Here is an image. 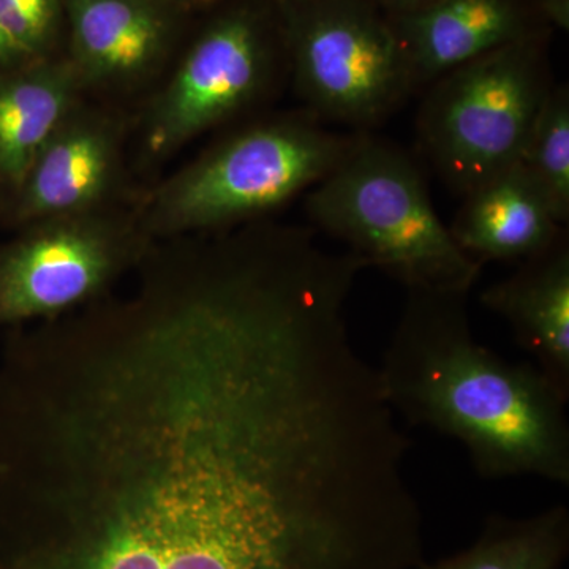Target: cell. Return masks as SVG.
<instances>
[{"mask_svg":"<svg viewBox=\"0 0 569 569\" xmlns=\"http://www.w3.org/2000/svg\"><path fill=\"white\" fill-rule=\"evenodd\" d=\"M378 372L396 415L459 440L479 477L569 485L567 400L533 362L475 339L467 295L407 290Z\"/></svg>","mask_w":569,"mask_h":569,"instance_id":"1","label":"cell"},{"mask_svg":"<svg viewBox=\"0 0 569 569\" xmlns=\"http://www.w3.org/2000/svg\"><path fill=\"white\" fill-rule=\"evenodd\" d=\"M377 531L283 512L0 516V569H408Z\"/></svg>","mask_w":569,"mask_h":569,"instance_id":"2","label":"cell"},{"mask_svg":"<svg viewBox=\"0 0 569 569\" xmlns=\"http://www.w3.org/2000/svg\"><path fill=\"white\" fill-rule=\"evenodd\" d=\"M306 212L313 230L407 290L468 295L481 274L433 208L417 160L373 133L307 192Z\"/></svg>","mask_w":569,"mask_h":569,"instance_id":"3","label":"cell"},{"mask_svg":"<svg viewBox=\"0 0 569 569\" xmlns=\"http://www.w3.org/2000/svg\"><path fill=\"white\" fill-rule=\"evenodd\" d=\"M362 134L309 111L247 127L164 182L138 217L142 230L179 238L263 220L331 174Z\"/></svg>","mask_w":569,"mask_h":569,"instance_id":"4","label":"cell"},{"mask_svg":"<svg viewBox=\"0 0 569 569\" xmlns=\"http://www.w3.org/2000/svg\"><path fill=\"white\" fill-rule=\"evenodd\" d=\"M552 33L508 44L427 86L418 110L421 151L460 197L519 162L553 88Z\"/></svg>","mask_w":569,"mask_h":569,"instance_id":"5","label":"cell"},{"mask_svg":"<svg viewBox=\"0 0 569 569\" xmlns=\"http://www.w3.org/2000/svg\"><path fill=\"white\" fill-rule=\"evenodd\" d=\"M279 10L288 74L321 122L373 133L415 92L402 47L370 0H296Z\"/></svg>","mask_w":569,"mask_h":569,"instance_id":"6","label":"cell"},{"mask_svg":"<svg viewBox=\"0 0 569 569\" xmlns=\"http://www.w3.org/2000/svg\"><path fill=\"white\" fill-rule=\"evenodd\" d=\"M178 66L146 119V151L174 152L244 111L288 73L279 6L269 0H217L194 17Z\"/></svg>","mask_w":569,"mask_h":569,"instance_id":"7","label":"cell"},{"mask_svg":"<svg viewBox=\"0 0 569 569\" xmlns=\"http://www.w3.org/2000/svg\"><path fill=\"white\" fill-rule=\"evenodd\" d=\"M0 250V328L92 305L152 247L140 219L102 209L29 224Z\"/></svg>","mask_w":569,"mask_h":569,"instance_id":"8","label":"cell"},{"mask_svg":"<svg viewBox=\"0 0 569 569\" xmlns=\"http://www.w3.org/2000/svg\"><path fill=\"white\" fill-rule=\"evenodd\" d=\"M198 13L174 0H66L63 56L81 84H140L176 59Z\"/></svg>","mask_w":569,"mask_h":569,"instance_id":"9","label":"cell"},{"mask_svg":"<svg viewBox=\"0 0 569 569\" xmlns=\"http://www.w3.org/2000/svg\"><path fill=\"white\" fill-rule=\"evenodd\" d=\"M387 18L415 91L508 44L553 33L538 0H430Z\"/></svg>","mask_w":569,"mask_h":569,"instance_id":"10","label":"cell"},{"mask_svg":"<svg viewBox=\"0 0 569 569\" xmlns=\"http://www.w3.org/2000/svg\"><path fill=\"white\" fill-rule=\"evenodd\" d=\"M118 167V127L74 104L22 179L17 219L32 224L102 209Z\"/></svg>","mask_w":569,"mask_h":569,"instance_id":"11","label":"cell"},{"mask_svg":"<svg viewBox=\"0 0 569 569\" xmlns=\"http://www.w3.org/2000/svg\"><path fill=\"white\" fill-rule=\"evenodd\" d=\"M481 305L508 321L519 346L568 402V236H561L546 252L520 261L511 276L486 288Z\"/></svg>","mask_w":569,"mask_h":569,"instance_id":"12","label":"cell"},{"mask_svg":"<svg viewBox=\"0 0 569 569\" xmlns=\"http://www.w3.org/2000/svg\"><path fill=\"white\" fill-rule=\"evenodd\" d=\"M459 249L478 264L526 261L563 236L545 197L519 163L463 194L451 227Z\"/></svg>","mask_w":569,"mask_h":569,"instance_id":"13","label":"cell"},{"mask_svg":"<svg viewBox=\"0 0 569 569\" xmlns=\"http://www.w3.org/2000/svg\"><path fill=\"white\" fill-rule=\"evenodd\" d=\"M80 86L63 52L0 71V183L20 189L43 142L77 104Z\"/></svg>","mask_w":569,"mask_h":569,"instance_id":"14","label":"cell"},{"mask_svg":"<svg viewBox=\"0 0 569 569\" xmlns=\"http://www.w3.org/2000/svg\"><path fill=\"white\" fill-rule=\"evenodd\" d=\"M569 553V511L563 505L533 518L492 515L471 548L419 569H561Z\"/></svg>","mask_w":569,"mask_h":569,"instance_id":"15","label":"cell"},{"mask_svg":"<svg viewBox=\"0 0 569 569\" xmlns=\"http://www.w3.org/2000/svg\"><path fill=\"white\" fill-rule=\"evenodd\" d=\"M520 167L545 197L557 222L569 220V89L553 84L520 152Z\"/></svg>","mask_w":569,"mask_h":569,"instance_id":"16","label":"cell"},{"mask_svg":"<svg viewBox=\"0 0 569 569\" xmlns=\"http://www.w3.org/2000/svg\"><path fill=\"white\" fill-rule=\"evenodd\" d=\"M0 28L29 59L62 54L66 0H0Z\"/></svg>","mask_w":569,"mask_h":569,"instance_id":"17","label":"cell"},{"mask_svg":"<svg viewBox=\"0 0 569 569\" xmlns=\"http://www.w3.org/2000/svg\"><path fill=\"white\" fill-rule=\"evenodd\" d=\"M538 3L553 31L556 29L565 32L568 31L569 0H538Z\"/></svg>","mask_w":569,"mask_h":569,"instance_id":"18","label":"cell"},{"mask_svg":"<svg viewBox=\"0 0 569 569\" xmlns=\"http://www.w3.org/2000/svg\"><path fill=\"white\" fill-rule=\"evenodd\" d=\"M29 61H36V59H29L0 28V71L14 69Z\"/></svg>","mask_w":569,"mask_h":569,"instance_id":"19","label":"cell"},{"mask_svg":"<svg viewBox=\"0 0 569 569\" xmlns=\"http://www.w3.org/2000/svg\"><path fill=\"white\" fill-rule=\"evenodd\" d=\"M385 14L402 13V11L418 9L430 0H370Z\"/></svg>","mask_w":569,"mask_h":569,"instance_id":"20","label":"cell"},{"mask_svg":"<svg viewBox=\"0 0 569 569\" xmlns=\"http://www.w3.org/2000/svg\"><path fill=\"white\" fill-rule=\"evenodd\" d=\"M174 2L181 3L186 9L192 11H203L216 3L217 0H174Z\"/></svg>","mask_w":569,"mask_h":569,"instance_id":"21","label":"cell"},{"mask_svg":"<svg viewBox=\"0 0 569 569\" xmlns=\"http://www.w3.org/2000/svg\"><path fill=\"white\" fill-rule=\"evenodd\" d=\"M269 2L276 3V6H284V3L296 2V0H269Z\"/></svg>","mask_w":569,"mask_h":569,"instance_id":"22","label":"cell"}]
</instances>
